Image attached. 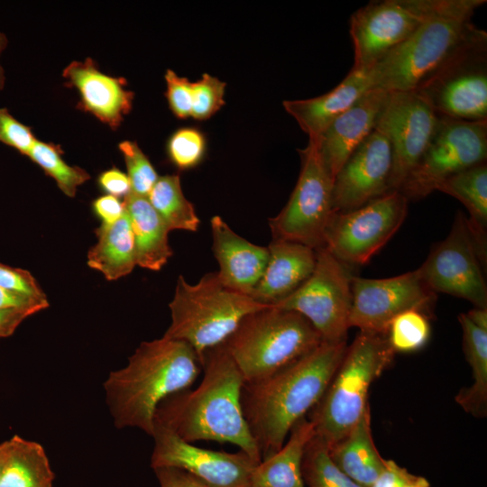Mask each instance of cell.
Segmentation results:
<instances>
[{"label":"cell","instance_id":"1","mask_svg":"<svg viewBox=\"0 0 487 487\" xmlns=\"http://www.w3.org/2000/svg\"><path fill=\"white\" fill-rule=\"evenodd\" d=\"M346 348V341L322 342L273 374L244 384L242 409L262 459L277 452L319 402Z\"/></svg>","mask_w":487,"mask_h":487},{"label":"cell","instance_id":"2","mask_svg":"<svg viewBox=\"0 0 487 487\" xmlns=\"http://www.w3.org/2000/svg\"><path fill=\"white\" fill-rule=\"evenodd\" d=\"M201 366L203 378L199 385L166 398L156 409L154 422L187 442L234 445L260 463L261 453L241 404L244 381L224 344L207 351Z\"/></svg>","mask_w":487,"mask_h":487},{"label":"cell","instance_id":"3","mask_svg":"<svg viewBox=\"0 0 487 487\" xmlns=\"http://www.w3.org/2000/svg\"><path fill=\"white\" fill-rule=\"evenodd\" d=\"M202 371L187 343L162 336L139 345L127 364L104 382L106 402L117 428L134 427L152 436L158 406L189 389Z\"/></svg>","mask_w":487,"mask_h":487},{"label":"cell","instance_id":"4","mask_svg":"<svg viewBox=\"0 0 487 487\" xmlns=\"http://www.w3.org/2000/svg\"><path fill=\"white\" fill-rule=\"evenodd\" d=\"M485 0H445L404 42L368 69L371 89L385 92L415 90L435 70L482 29L472 21Z\"/></svg>","mask_w":487,"mask_h":487},{"label":"cell","instance_id":"5","mask_svg":"<svg viewBox=\"0 0 487 487\" xmlns=\"http://www.w3.org/2000/svg\"><path fill=\"white\" fill-rule=\"evenodd\" d=\"M386 335L361 332L345 354L319 402L308 413L315 436L332 446L370 409L372 383L393 360Z\"/></svg>","mask_w":487,"mask_h":487},{"label":"cell","instance_id":"6","mask_svg":"<svg viewBox=\"0 0 487 487\" xmlns=\"http://www.w3.org/2000/svg\"><path fill=\"white\" fill-rule=\"evenodd\" d=\"M268 306L225 287L217 272L205 274L195 284L180 275L163 336L189 345L201 363L204 354L225 343L246 316Z\"/></svg>","mask_w":487,"mask_h":487},{"label":"cell","instance_id":"7","mask_svg":"<svg viewBox=\"0 0 487 487\" xmlns=\"http://www.w3.org/2000/svg\"><path fill=\"white\" fill-rule=\"evenodd\" d=\"M300 314L268 306L246 316L224 344L244 383L280 371L322 343Z\"/></svg>","mask_w":487,"mask_h":487},{"label":"cell","instance_id":"8","mask_svg":"<svg viewBox=\"0 0 487 487\" xmlns=\"http://www.w3.org/2000/svg\"><path fill=\"white\" fill-rule=\"evenodd\" d=\"M413 91L438 115L487 120L486 32L463 45Z\"/></svg>","mask_w":487,"mask_h":487},{"label":"cell","instance_id":"9","mask_svg":"<svg viewBox=\"0 0 487 487\" xmlns=\"http://www.w3.org/2000/svg\"><path fill=\"white\" fill-rule=\"evenodd\" d=\"M486 160L487 120L438 115L428 144L399 191L408 200L422 199L446 179Z\"/></svg>","mask_w":487,"mask_h":487},{"label":"cell","instance_id":"10","mask_svg":"<svg viewBox=\"0 0 487 487\" xmlns=\"http://www.w3.org/2000/svg\"><path fill=\"white\" fill-rule=\"evenodd\" d=\"M348 266L326 247L316 250V265L308 279L273 307L303 316L318 332L323 342L346 341L352 308Z\"/></svg>","mask_w":487,"mask_h":487},{"label":"cell","instance_id":"11","mask_svg":"<svg viewBox=\"0 0 487 487\" xmlns=\"http://www.w3.org/2000/svg\"><path fill=\"white\" fill-rule=\"evenodd\" d=\"M408 202L399 190H391L354 210L334 212L324 247L347 266L367 263L404 222Z\"/></svg>","mask_w":487,"mask_h":487},{"label":"cell","instance_id":"12","mask_svg":"<svg viewBox=\"0 0 487 487\" xmlns=\"http://www.w3.org/2000/svg\"><path fill=\"white\" fill-rule=\"evenodd\" d=\"M301 168L295 188L282 210L270 219L273 239L324 247L326 225L334 213V179L324 165L315 142L299 150Z\"/></svg>","mask_w":487,"mask_h":487},{"label":"cell","instance_id":"13","mask_svg":"<svg viewBox=\"0 0 487 487\" xmlns=\"http://www.w3.org/2000/svg\"><path fill=\"white\" fill-rule=\"evenodd\" d=\"M445 0L371 1L350 17L354 69H369L408 40Z\"/></svg>","mask_w":487,"mask_h":487},{"label":"cell","instance_id":"14","mask_svg":"<svg viewBox=\"0 0 487 487\" xmlns=\"http://www.w3.org/2000/svg\"><path fill=\"white\" fill-rule=\"evenodd\" d=\"M482 262L464 214L458 212L448 235L431 250L418 269L434 292L464 299L487 308V287Z\"/></svg>","mask_w":487,"mask_h":487},{"label":"cell","instance_id":"15","mask_svg":"<svg viewBox=\"0 0 487 487\" xmlns=\"http://www.w3.org/2000/svg\"><path fill=\"white\" fill-rule=\"evenodd\" d=\"M437 117L417 92H387L374 130L384 135L391 148V190L400 189L418 161L434 133Z\"/></svg>","mask_w":487,"mask_h":487},{"label":"cell","instance_id":"16","mask_svg":"<svg viewBox=\"0 0 487 487\" xmlns=\"http://www.w3.org/2000/svg\"><path fill=\"white\" fill-rule=\"evenodd\" d=\"M350 327L361 332L386 335L391 322L400 314L423 310L436 299L417 270L384 279L352 277Z\"/></svg>","mask_w":487,"mask_h":487},{"label":"cell","instance_id":"17","mask_svg":"<svg viewBox=\"0 0 487 487\" xmlns=\"http://www.w3.org/2000/svg\"><path fill=\"white\" fill-rule=\"evenodd\" d=\"M151 467L180 469L207 487H249L254 462L245 453L216 451L187 442L170 429L154 422Z\"/></svg>","mask_w":487,"mask_h":487},{"label":"cell","instance_id":"18","mask_svg":"<svg viewBox=\"0 0 487 487\" xmlns=\"http://www.w3.org/2000/svg\"><path fill=\"white\" fill-rule=\"evenodd\" d=\"M391 148L373 130L354 151L334 179V212L354 210L391 191Z\"/></svg>","mask_w":487,"mask_h":487},{"label":"cell","instance_id":"19","mask_svg":"<svg viewBox=\"0 0 487 487\" xmlns=\"http://www.w3.org/2000/svg\"><path fill=\"white\" fill-rule=\"evenodd\" d=\"M65 85L79 95L78 107L117 129L133 107L134 93L122 77L103 73L91 58L70 62L62 72Z\"/></svg>","mask_w":487,"mask_h":487},{"label":"cell","instance_id":"20","mask_svg":"<svg viewBox=\"0 0 487 487\" xmlns=\"http://www.w3.org/2000/svg\"><path fill=\"white\" fill-rule=\"evenodd\" d=\"M387 92L370 89L334 120L315 142L329 174L335 175L363 141L374 130Z\"/></svg>","mask_w":487,"mask_h":487},{"label":"cell","instance_id":"21","mask_svg":"<svg viewBox=\"0 0 487 487\" xmlns=\"http://www.w3.org/2000/svg\"><path fill=\"white\" fill-rule=\"evenodd\" d=\"M210 225L212 250L219 265V280L225 287L250 296L266 267L268 247L243 238L219 216H214Z\"/></svg>","mask_w":487,"mask_h":487},{"label":"cell","instance_id":"22","mask_svg":"<svg viewBox=\"0 0 487 487\" xmlns=\"http://www.w3.org/2000/svg\"><path fill=\"white\" fill-rule=\"evenodd\" d=\"M268 250L266 267L250 297L259 303L272 306L308 279L316 265V250L280 239H273Z\"/></svg>","mask_w":487,"mask_h":487},{"label":"cell","instance_id":"23","mask_svg":"<svg viewBox=\"0 0 487 487\" xmlns=\"http://www.w3.org/2000/svg\"><path fill=\"white\" fill-rule=\"evenodd\" d=\"M370 89L368 69H351L345 78L326 94L285 100L283 106L308 135V140L316 141L334 120Z\"/></svg>","mask_w":487,"mask_h":487},{"label":"cell","instance_id":"24","mask_svg":"<svg viewBox=\"0 0 487 487\" xmlns=\"http://www.w3.org/2000/svg\"><path fill=\"white\" fill-rule=\"evenodd\" d=\"M314 435V427L307 417L297 422L283 446L254 466L249 487H305L302 460Z\"/></svg>","mask_w":487,"mask_h":487},{"label":"cell","instance_id":"25","mask_svg":"<svg viewBox=\"0 0 487 487\" xmlns=\"http://www.w3.org/2000/svg\"><path fill=\"white\" fill-rule=\"evenodd\" d=\"M335 464L363 487H370L385 467L372 435L368 409L356 425L340 441L328 447Z\"/></svg>","mask_w":487,"mask_h":487},{"label":"cell","instance_id":"26","mask_svg":"<svg viewBox=\"0 0 487 487\" xmlns=\"http://www.w3.org/2000/svg\"><path fill=\"white\" fill-rule=\"evenodd\" d=\"M124 202L134 236L137 265L160 271L172 256L170 230L147 198L130 192Z\"/></svg>","mask_w":487,"mask_h":487},{"label":"cell","instance_id":"27","mask_svg":"<svg viewBox=\"0 0 487 487\" xmlns=\"http://www.w3.org/2000/svg\"><path fill=\"white\" fill-rule=\"evenodd\" d=\"M96 234L97 241L87 253V265L101 272L107 280L131 273L137 262L134 236L126 209L115 223L101 224Z\"/></svg>","mask_w":487,"mask_h":487},{"label":"cell","instance_id":"28","mask_svg":"<svg viewBox=\"0 0 487 487\" xmlns=\"http://www.w3.org/2000/svg\"><path fill=\"white\" fill-rule=\"evenodd\" d=\"M436 190L459 200L466 208L467 224L480 257L487 259V163L481 162L443 181Z\"/></svg>","mask_w":487,"mask_h":487},{"label":"cell","instance_id":"29","mask_svg":"<svg viewBox=\"0 0 487 487\" xmlns=\"http://www.w3.org/2000/svg\"><path fill=\"white\" fill-rule=\"evenodd\" d=\"M9 439L0 487H52L55 473L42 446L19 435Z\"/></svg>","mask_w":487,"mask_h":487},{"label":"cell","instance_id":"30","mask_svg":"<svg viewBox=\"0 0 487 487\" xmlns=\"http://www.w3.org/2000/svg\"><path fill=\"white\" fill-rule=\"evenodd\" d=\"M463 330V347L472 368L473 383L459 391L455 401L475 418L487 414V331L474 326L462 313L458 317Z\"/></svg>","mask_w":487,"mask_h":487},{"label":"cell","instance_id":"31","mask_svg":"<svg viewBox=\"0 0 487 487\" xmlns=\"http://www.w3.org/2000/svg\"><path fill=\"white\" fill-rule=\"evenodd\" d=\"M147 198L170 231L198 230L200 220L182 192L179 175L159 177Z\"/></svg>","mask_w":487,"mask_h":487},{"label":"cell","instance_id":"32","mask_svg":"<svg viewBox=\"0 0 487 487\" xmlns=\"http://www.w3.org/2000/svg\"><path fill=\"white\" fill-rule=\"evenodd\" d=\"M27 157L51 177L69 198L75 197L78 187L91 178L84 169L69 165L62 158L61 148L51 142L36 140Z\"/></svg>","mask_w":487,"mask_h":487},{"label":"cell","instance_id":"33","mask_svg":"<svg viewBox=\"0 0 487 487\" xmlns=\"http://www.w3.org/2000/svg\"><path fill=\"white\" fill-rule=\"evenodd\" d=\"M301 470L308 487H363L335 464L327 445L315 435L305 448Z\"/></svg>","mask_w":487,"mask_h":487},{"label":"cell","instance_id":"34","mask_svg":"<svg viewBox=\"0 0 487 487\" xmlns=\"http://www.w3.org/2000/svg\"><path fill=\"white\" fill-rule=\"evenodd\" d=\"M386 336L395 353L415 352L427 343L430 325L421 310H407L391 322Z\"/></svg>","mask_w":487,"mask_h":487},{"label":"cell","instance_id":"35","mask_svg":"<svg viewBox=\"0 0 487 487\" xmlns=\"http://www.w3.org/2000/svg\"><path fill=\"white\" fill-rule=\"evenodd\" d=\"M130 180L131 193L147 198L159 176L136 142L123 141L118 145Z\"/></svg>","mask_w":487,"mask_h":487},{"label":"cell","instance_id":"36","mask_svg":"<svg viewBox=\"0 0 487 487\" xmlns=\"http://www.w3.org/2000/svg\"><path fill=\"white\" fill-rule=\"evenodd\" d=\"M205 151V136L200 131L191 127L177 130L167 143L170 161L181 170L196 167L202 161Z\"/></svg>","mask_w":487,"mask_h":487},{"label":"cell","instance_id":"37","mask_svg":"<svg viewBox=\"0 0 487 487\" xmlns=\"http://www.w3.org/2000/svg\"><path fill=\"white\" fill-rule=\"evenodd\" d=\"M225 83L207 73L192 82L191 117L206 120L225 105Z\"/></svg>","mask_w":487,"mask_h":487},{"label":"cell","instance_id":"38","mask_svg":"<svg viewBox=\"0 0 487 487\" xmlns=\"http://www.w3.org/2000/svg\"><path fill=\"white\" fill-rule=\"evenodd\" d=\"M31 127L18 121L5 107H0V142L28 156L36 141Z\"/></svg>","mask_w":487,"mask_h":487},{"label":"cell","instance_id":"39","mask_svg":"<svg viewBox=\"0 0 487 487\" xmlns=\"http://www.w3.org/2000/svg\"><path fill=\"white\" fill-rule=\"evenodd\" d=\"M164 79L165 96L171 112L180 119L191 117L192 82L179 76L172 69L166 70Z\"/></svg>","mask_w":487,"mask_h":487},{"label":"cell","instance_id":"40","mask_svg":"<svg viewBox=\"0 0 487 487\" xmlns=\"http://www.w3.org/2000/svg\"><path fill=\"white\" fill-rule=\"evenodd\" d=\"M0 287L32 298L47 299L37 280L28 271L4 263H0Z\"/></svg>","mask_w":487,"mask_h":487},{"label":"cell","instance_id":"41","mask_svg":"<svg viewBox=\"0 0 487 487\" xmlns=\"http://www.w3.org/2000/svg\"><path fill=\"white\" fill-rule=\"evenodd\" d=\"M48 307V299H36L0 287V309H26L35 314Z\"/></svg>","mask_w":487,"mask_h":487},{"label":"cell","instance_id":"42","mask_svg":"<svg viewBox=\"0 0 487 487\" xmlns=\"http://www.w3.org/2000/svg\"><path fill=\"white\" fill-rule=\"evenodd\" d=\"M100 188L116 198L126 197L131 192L130 180L126 173L112 168L103 171L97 179Z\"/></svg>","mask_w":487,"mask_h":487},{"label":"cell","instance_id":"43","mask_svg":"<svg viewBox=\"0 0 487 487\" xmlns=\"http://www.w3.org/2000/svg\"><path fill=\"white\" fill-rule=\"evenodd\" d=\"M92 207L96 216L105 225L115 223L125 212L124 202L119 198L107 194L96 198L92 203Z\"/></svg>","mask_w":487,"mask_h":487},{"label":"cell","instance_id":"44","mask_svg":"<svg viewBox=\"0 0 487 487\" xmlns=\"http://www.w3.org/2000/svg\"><path fill=\"white\" fill-rule=\"evenodd\" d=\"M160 487H207L189 473L173 467L153 469Z\"/></svg>","mask_w":487,"mask_h":487},{"label":"cell","instance_id":"45","mask_svg":"<svg viewBox=\"0 0 487 487\" xmlns=\"http://www.w3.org/2000/svg\"><path fill=\"white\" fill-rule=\"evenodd\" d=\"M413 474L392 460H386L385 467L370 487H401Z\"/></svg>","mask_w":487,"mask_h":487},{"label":"cell","instance_id":"46","mask_svg":"<svg viewBox=\"0 0 487 487\" xmlns=\"http://www.w3.org/2000/svg\"><path fill=\"white\" fill-rule=\"evenodd\" d=\"M34 315L26 309H0V338L11 336L27 317Z\"/></svg>","mask_w":487,"mask_h":487},{"label":"cell","instance_id":"47","mask_svg":"<svg viewBox=\"0 0 487 487\" xmlns=\"http://www.w3.org/2000/svg\"><path fill=\"white\" fill-rule=\"evenodd\" d=\"M465 315L474 326L487 331V308L473 307Z\"/></svg>","mask_w":487,"mask_h":487},{"label":"cell","instance_id":"48","mask_svg":"<svg viewBox=\"0 0 487 487\" xmlns=\"http://www.w3.org/2000/svg\"><path fill=\"white\" fill-rule=\"evenodd\" d=\"M8 44V40L6 35L0 31V91H2L5 85V69L1 64V55L5 50Z\"/></svg>","mask_w":487,"mask_h":487},{"label":"cell","instance_id":"49","mask_svg":"<svg viewBox=\"0 0 487 487\" xmlns=\"http://www.w3.org/2000/svg\"><path fill=\"white\" fill-rule=\"evenodd\" d=\"M401 487H430V483L425 477L413 474Z\"/></svg>","mask_w":487,"mask_h":487},{"label":"cell","instance_id":"50","mask_svg":"<svg viewBox=\"0 0 487 487\" xmlns=\"http://www.w3.org/2000/svg\"><path fill=\"white\" fill-rule=\"evenodd\" d=\"M10 448V439L0 443V476Z\"/></svg>","mask_w":487,"mask_h":487}]
</instances>
